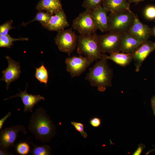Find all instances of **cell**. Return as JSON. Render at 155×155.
Segmentation results:
<instances>
[{"mask_svg":"<svg viewBox=\"0 0 155 155\" xmlns=\"http://www.w3.org/2000/svg\"><path fill=\"white\" fill-rule=\"evenodd\" d=\"M28 127L38 140L43 142H49L56 133V126L45 108L42 107L32 113Z\"/></svg>","mask_w":155,"mask_h":155,"instance_id":"6da1fadb","label":"cell"},{"mask_svg":"<svg viewBox=\"0 0 155 155\" xmlns=\"http://www.w3.org/2000/svg\"><path fill=\"white\" fill-rule=\"evenodd\" d=\"M107 59L99 60L90 68L85 77L90 85L97 88L101 92L104 91L107 87L112 86L113 71L109 67Z\"/></svg>","mask_w":155,"mask_h":155,"instance_id":"7a4b0ae2","label":"cell"},{"mask_svg":"<svg viewBox=\"0 0 155 155\" xmlns=\"http://www.w3.org/2000/svg\"><path fill=\"white\" fill-rule=\"evenodd\" d=\"M98 36L95 32L78 37L77 52L80 55H84L94 61L102 59H107L106 55L100 50Z\"/></svg>","mask_w":155,"mask_h":155,"instance_id":"3957f363","label":"cell"},{"mask_svg":"<svg viewBox=\"0 0 155 155\" xmlns=\"http://www.w3.org/2000/svg\"><path fill=\"white\" fill-rule=\"evenodd\" d=\"M134 15L132 11L110 13L108 15V31L121 34L128 32L134 22Z\"/></svg>","mask_w":155,"mask_h":155,"instance_id":"277c9868","label":"cell"},{"mask_svg":"<svg viewBox=\"0 0 155 155\" xmlns=\"http://www.w3.org/2000/svg\"><path fill=\"white\" fill-rule=\"evenodd\" d=\"M55 38V43L59 50L69 56L77 46L78 37L71 28L58 32Z\"/></svg>","mask_w":155,"mask_h":155,"instance_id":"5b68a950","label":"cell"},{"mask_svg":"<svg viewBox=\"0 0 155 155\" xmlns=\"http://www.w3.org/2000/svg\"><path fill=\"white\" fill-rule=\"evenodd\" d=\"M92 10H86L80 13L73 21V28L80 35H86L95 33L98 29L92 18Z\"/></svg>","mask_w":155,"mask_h":155,"instance_id":"8992f818","label":"cell"},{"mask_svg":"<svg viewBox=\"0 0 155 155\" xmlns=\"http://www.w3.org/2000/svg\"><path fill=\"white\" fill-rule=\"evenodd\" d=\"M122 34L109 32L107 34L98 36V40L102 53L120 52Z\"/></svg>","mask_w":155,"mask_h":155,"instance_id":"52a82bcc","label":"cell"},{"mask_svg":"<svg viewBox=\"0 0 155 155\" xmlns=\"http://www.w3.org/2000/svg\"><path fill=\"white\" fill-rule=\"evenodd\" d=\"M20 132L27 134L26 128L22 125L7 127L0 132V149L8 150L11 147L15 146V143Z\"/></svg>","mask_w":155,"mask_h":155,"instance_id":"ba28073f","label":"cell"},{"mask_svg":"<svg viewBox=\"0 0 155 155\" xmlns=\"http://www.w3.org/2000/svg\"><path fill=\"white\" fill-rule=\"evenodd\" d=\"M94 61L87 57L80 55L67 57L65 63L67 71L74 77L80 76Z\"/></svg>","mask_w":155,"mask_h":155,"instance_id":"9c48e42d","label":"cell"},{"mask_svg":"<svg viewBox=\"0 0 155 155\" xmlns=\"http://www.w3.org/2000/svg\"><path fill=\"white\" fill-rule=\"evenodd\" d=\"M5 58L8 63L7 67L2 72L3 76L0 80L4 81L6 83V88L8 90L10 83L19 78L21 73L20 67L19 63L8 56Z\"/></svg>","mask_w":155,"mask_h":155,"instance_id":"30bf717a","label":"cell"},{"mask_svg":"<svg viewBox=\"0 0 155 155\" xmlns=\"http://www.w3.org/2000/svg\"><path fill=\"white\" fill-rule=\"evenodd\" d=\"M155 49V42L147 40L143 42L133 54L135 71L138 72L144 61Z\"/></svg>","mask_w":155,"mask_h":155,"instance_id":"8fae6325","label":"cell"},{"mask_svg":"<svg viewBox=\"0 0 155 155\" xmlns=\"http://www.w3.org/2000/svg\"><path fill=\"white\" fill-rule=\"evenodd\" d=\"M50 31L59 32L64 29L69 25L65 13L63 9L52 15L49 21L42 25Z\"/></svg>","mask_w":155,"mask_h":155,"instance_id":"7c38bea8","label":"cell"},{"mask_svg":"<svg viewBox=\"0 0 155 155\" xmlns=\"http://www.w3.org/2000/svg\"><path fill=\"white\" fill-rule=\"evenodd\" d=\"M27 85V84L25 89L23 91L20 90L19 93L9 98H5L4 100L16 97H19L21 98L24 106V112H30L32 113L33 109L34 106L40 101L44 100L45 98L39 95L28 94L26 91Z\"/></svg>","mask_w":155,"mask_h":155,"instance_id":"4fadbf2b","label":"cell"},{"mask_svg":"<svg viewBox=\"0 0 155 155\" xmlns=\"http://www.w3.org/2000/svg\"><path fill=\"white\" fill-rule=\"evenodd\" d=\"M108 11L100 5L92 11L91 15L93 20L97 29L103 32L108 31Z\"/></svg>","mask_w":155,"mask_h":155,"instance_id":"5bb4252c","label":"cell"},{"mask_svg":"<svg viewBox=\"0 0 155 155\" xmlns=\"http://www.w3.org/2000/svg\"><path fill=\"white\" fill-rule=\"evenodd\" d=\"M134 16V22L128 32L144 42L148 40L151 36V28L143 24L137 14H135Z\"/></svg>","mask_w":155,"mask_h":155,"instance_id":"9a60e30c","label":"cell"},{"mask_svg":"<svg viewBox=\"0 0 155 155\" xmlns=\"http://www.w3.org/2000/svg\"><path fill=\"white\" fill-rule=\"evenodd\" d=\"M143 43L128 32L123 33L120 51L122 52L133 54Z\"/></svg>","mask_w":155,"mask_h":155,"instance_id":"2e32d148","label":"cell"},{"mask_svg":"<svg viewBox=\"0 0 155 155\" xmlns=\"http://www.w3.org/2000/svg\"><path fill=\"white\" fill-rule=\"evenodd\" d=\"M130 4L127 0H104L102 4V7L111 13L126 11H132Z\"/></svg>","mask_w":155,"mask_h":155,"instance_id":"e0dca14e","label":"cell"},{"mask_svg":"<svg viewBox=\"0 0 155 155\" xmlns=\"http://www.w3.org/2000/svg\"><path fill=\"white\" fill-rule=\"evenodd\" d=\"M36 9L38 11L47 12L52 15L63 9L60 0H40Z\"/></svg>","mask_w":155,"mask_h":155,"instance_id":"ac0fdd59","label":"cell"},{"mask_svg":"<svg viewBox=\"0 0 155 155\" xmlns=\"http://www.w3.org/2000/svg\"><path fill=\"white\" fill-rule=\"evenodd\" d=\"M107 59L110 60L123 67L128 65L133 61V54L123 52H115L107 56Z\"/></svg>","mask_w":155,"mask_h":155,"instance_id":"d6986e66","label":"cell"},{"mask_svg":"<svg viewBox=\"0 0 155 155\" xmlns=\"http://www.w3.org/2000/svg\"><path fill=\"white\" fill-rule=\"evenodd\" d=\"M27 38H15L11 37L8 34L6 35H0V47L10 48L13 45V42L17 41H28Z\"/></svg>","mask_w":155,"mask_h":155,"instance_id":"ffe728a7","label":"cell"},{"mask_svg":"<svg viewBox=\"0 0 155 155\" xmlns=\"http://www.w3.org/2000/svg\"><path fill=\"white\" fill-rule=\"evenodd\" d=\"M35 76L40 83L46 85L48 81V73L47 69L43 64L38 68H35Z\"/></svg>","mask_w":155,"mask_h":155,"instance_id":"44dd1931","label":"cell"},{"mask_svg":"<svg viewBox=\"0 0 155 155\" xmlns=\"http://www.w3.org/2000/svg\"><path fill=\"white\" fill-rule=\"evenodd\" d=\"M50 13L43 11H38L34 18L27 23L23 22L21 26H26L30 23L35 21H38L41 25L47 23L50 19L51 16Z\"/></svg>","mask_w":155,"mask_h":155,"instance_id":"7402d4cb","label":"cell"},{"mask_svg":"<svg viewBox=\"0 0 155 155\" xmlns=\"http://www.w3.org/2000/svg\"><path fill=\"white\" fill-rule=\"evenodd\" d=\"M33 148L31 151L33 155H50L51 154V149L48 145L45 144L41 146L32 143Z\"/></svg>","mask_w":155,"mask_h":155,"instance_id":"603a6c76","label":"cell"},{"mask_svg":"<svg viewBox=\"0 0 155 155\" xmlns=\"http://www.w3.org/2000/svg\"><path fill=\"white\" fill-rule=\"evenodd\" d=\"M17 153L20 155H26L30 152V147L28 143L24 141L20 142L16 147Z\"/></svg>","mask_w":155,"mask_h":155,"instance_id":"cb8c5ba5","label":"cell"},{"mask_svg":"<svg viewBox=\"0 0 155 155\" xmlns=\"http://www.w3.org/2000/svg\"><path fill=\"white\" fill-rule=\"evenodd\" d=\"M104 0H84L82 6L86 10H92L101 5Z\"/></svg>","mask_w":155,"mask_h":155,"instance_id":"d4e9b609","label":"cell"},{"mask_svg":"<svg viewBox=\"0 0 155 155\" xmlns=\"http://www.w3.org/2000/svg\"><path fill=\"white\" fill-rule=\"evenodd\" d=\"M144 14L147 19H155V6L150 5L146 6L144 9Z\"/></svg>","mask_w":155,"mask_h":155,"instance_id":"484cf974","label":"cell"},{"mask_svg":"<svg viewBox=\"0 0 155 155\" xmlns=\"http://www.w3.org/2000/svg\"><path fill=\"white\" fill-rule=\"evenodd\" d=\"M13 21L12 20L7 21L0 26V35H6L8 34L9 31L14 28L12 27Z\"/></svg>","mask_w":155,"mask_h":155,"instance_id":"4316f807","label":"cell"},{"mask_svg":"<svg viewBox=\"0 0 155 155\" xmlns=\"http://www.w3.org/2000/svg\"><path fill=\"white\" fill-rule=\"evenodd\" d=\"M71 124L73 126L75 130L80 132L84 138H87L88 134L84 130V125L81 122L74 121H71Z\"/></svg>","mask_w":155,"mask_h":155,"instance_id":"83f0119b","label":"cell"},{"mask_svg":"<svg viewBox=\"0 0 155 155\" xmlns=\"http://www.w3.org/2000/svg\"><path fill=\"white\" fill-rule=\"evenodd\" d=\"M101 122V120L100 118L97 117H94L90 119L89 123L92 127L96 128L100 125Z\"/></svg>","mask_w":155,"mask_h":155,"instance_id":"f1b7e54d","label":"cell"},{"mask_svg":"<svg viewBox=\"0 0 155 155\" xmlns=\"http://www.w3.org/2000/svg\"><path fill=\"white\" fill-rule=\"evenodd\" d=\"M11 115V112H9L7 113L4 117L0 119V129H2L3 124L6 120L10 117Z\"/></svg>","mask_w":155,"mask_h":155,"instance_id":"f546056e","label":"cell"},{"mask_svg":"<svg viewBox=\"0 0 155 155\" xmlns=\"http://www.w3.org/2000/svg\"><path fill=\"white\" fill-rule=\"evenodd\" d=\"M145 147V146L143 144H140L137 149L133 153V155H140L142 152L143 149Z\"/></svg>","mask_w":155,"mask_h":155,"instance_id":"4dcf8cb0","label":"cell"},{"mask_svg":"<svg viewBox=\"0 0 155 155\" xmlns=\"http://www.w3.org/2000/svg\"><path fill=\"white\" fill-rule=\"evenodd\" d=\"M13 154L9 152L8 150L0 149V155H12Z\"/></svg>","mask_w":155,"mask_h":155,"instance_id":"1f68e13d","label":"cell"},{"mask_svg":"<svg viewBox=\"0 0 155 155\" xmlns=\"http://www.w3.org/2000/svg\"><path fill=\"white\" fill-rule=\"evenodd\" d=\"M129 3L130 4L131 3H134L136 4H138L141 2L143 1L146 0H127Z\"/></svg>","mask_w":155,"mask_h":155,"instance_id":"d6a6232c","label":"cell"},{"mask_svg":"<svg viewBox=\"0 0 155 155\" xmlns=\"http://www.w3.org/2000/svg\"><path fill=\"white\" fill-rule=\"evenodd\" d=\"M152 107L155 108V96L153 97L151 100Z\"/></svg>","mask_w":155,"mask_h":155,"instance_id":"836d02e7","label":"cell"},{"mask_svg":"<svg viewBox=\"0 0 155 155\" xmlns=\"http://www.w3.org/2000/svg\"><path fill=\"white\" fill-rule=\"evenodd\" d=\"M155 25L154 27L151 28V35L155 37Z\"/></svg>","mask_w":155,"mask_h":155,"instance_id":"e575fe53","label":"cell"},{"mask_svg":"<svg viewBox=\"0 0 155 155\" xmlns=\"http://www.w3.org/2000/svg\"><path fill=\"white\" fill-rule=\"evenodd\" d=\"M152 108L154 114L155 116V108L152 107Z\"/></svg>","mask_w":155,"mask_h":155,"instance_id":"d590c367","label":"cell"}]
</instances>
